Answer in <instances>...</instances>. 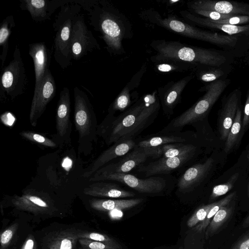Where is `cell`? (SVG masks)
Listing matches in <instances>:
<instances>
[{
    "instance_id": "cell-32",
    "label": "cell",
    "mask_w": 249,
    "mask_h": 249,
    "mask_svg": "<svg viewBox=\"0 0 249 249\" xmlns=\"http://www.w3.org/2000/svg\"><path fill=\"white\" fill-rule=\"evenodd\" d=\"M154 148L157 151V158H171L196 149V146L193 144L171 143Z\"/></svg>"
},
{
    "instance_id": "cell-9",
    "label": "cell",
    "mask_w": 249,
    "mask_h": 249,
    "mask_svg": "<svg viewBox=\"0 0 249 249\" xmlns=\"http://www.w3.org/2000/svg\"><path fill=\"white\" fill-rule=\"evenodd\" d=\"M25 70L19 47L16 45L13 59L1 71L0 80L1 96L5 97L6 93L14 100L24 93L28 85Z\"/></svg>"
},
{
    "instance_id": "cell-15",
    "label": "cell",
    "mask_w": 249,
    "mask_h": 249,
    "mask_svg": "<svg viewBox=\"0 0 249 249\" xmlns=\"http://www.w3.org/2000/svg\"><path fill=\"white\" fill-rule=\"evenodd\" d=\"M193 72L177 81L168 82L158 89L157 95L163 112L168 116L173 113V110L181 99V93L188 83L195 77Z\"/></svg>"
},
{
    "instance_id": "cell-36",
    "label": "cell",
    "mask_w": 249,
    "mask_h": 249,
    "mask_svg": "<svg viewBox=\"0 0 249 249\" xmlns=\"http://www.w3.org/2000/svg\"><path fill=\"white\" fill-rule=\"evenodd\" d=\"M238 177L239 173H235L230 177L226 182L215 186L212 191L209 197V201L212 203L217 198L226 194L231 191Z\"/></svg>"
},
{
    "instance_id": "cell-42",
    "label": "cell",
    "mask_w": 249,
    "mask_h": 249,
    "mask_svg": "<svg viewBox=\"0 0 249 249\" xmlns=\"http://www.w3.org/2000/svg\"><path fill=\"white\" fill-rule=\"evenodd\" d=\"M190 12L195 15L201 16L205 17V18H207L214 21L226 19L235 16L234 15L222 14L215 11L210 10H190Z\"/></svg>"
},
{
    "instance_id": "cell-22",
    "label": "cell",
    "mask_w": 249,
    "mask_h": 249,
    "mask_svg": "<svg viewBox=\"0 0 249 249\" xmlns=\"http://www.w3.org/2000/svg\"><path fill=\"white\" fill-rule=\"evenodd\" d=\"M29 54L34 65L35 93L38 90L42 80L50 70L51 54L44 42L30 43L29 45Z\"/></svg>"
},
{
    "instance_id": "cell-43",
    "label": "cell",
    "mask_w": 249,
    "mask_h": 249,
    "mask_svg": "<svg viewBox=\"0 0 249 249\" xmlns=\"http://www.w3.org/2000/svg\"><path fill=\"white\" fill-rule=\"evenodd\" d=\"M210 20L213 22L217 23L240 25L249 23V16L245 15H235L231 18L224 20L217 21L211 19Z\"/></svg>"
},
{
    "instance_id": "cell-20",
    "label": "cell",
    "mask_w": 249,
    "mask_h": 249,
    "mask_svg": "<svg viewBox=\"0 0 249 249\" xmlns=\"http://www.w3.org/2000/svg\"><path fill=\"white\" fill-rule=\"evenodd\" d=\"M71 97L70 90L64 87L61 90L57 102L56 115L57 135L62 141L70 142L71 123L70 121Z\"/></svg>"
},
{
    "instance_id": "cell-24",
    "label": "cell",
    "mask_w": 249,
    "mask_h": 249,
    "mask_svg": "<svg viewBox=\"0 0 249 249\" xmlns=\"http://www.w3.org/2000/svg\"><path fill=\"white\" fill-rule=\"evenodd\" d=\"M12 202L17 209L36 214L51 213L54 210L50 201L34 193H24L20 196H16Z\"/></svg>"
},
{
    "instance_id": "cell-19",
    "label": "cell",
    "mask_w": 249,
    "mask_h": 249,
    "mask_svg": "<svg viewBox=\"0 0 249 249\" xmlns=\"http://www.w3.org/2000/svg\"><path fill=\"white\" fill-rule=\"evenodd\" d=\"M196 151V149H195L175 157L160 158L146 165H140L138 169L143 173L146 177L168 173L188 162L194 156Z\"/></svg>"
},
{
    "instance_id": "cell-25",
    "label": "cell",
    "mask_w": 249,
    "mask_h": 249,
    "mask_svg": "<svg viewBox=\"0 0 249 249\" xmlns=\"http://www.w3.org/2000/svg\"><path fill=\"white\" fill-rule=\"evenodd\" d=\"M83 193L92 196L110 198H125L135 196L134 192L125 190L118 184L101 181L88 185L84 189Z\"/></svg>"
},
{
    "instance_id": "cell-27",
    "label": "cell",
    "mask_w": 249,
    "mask_h": 249,
    "mask_svg": "<svg viewBox=\"0 0 249 249\" xmlns=\"http://www.w3.org/2000/svg\"><path fill=\"white\" fill-rule=\"evenodd\" d=\"M160 135L143 140L140 141L137 145L141 148H154L171 143L192 144L188 142L189 134H187V131Z\"/></svg>"
},
{
    "instance_id": "cell-38",
    "label": "cell",
    "mask_w": 249,
    "mask_h": 249,
    "mask_svg": "<svg viewBox=\"0 0 249 249\" xmlns=\"http://www.w3.org/2000/svg\"><path fill=\"white\" fill-rule=\"evenodd\" d=\"M79 237L101 242L109 245L122 247L115 239L104 233L81 230Z\"/></svg>"
},
{
    "instance_id": "cell-17",
    "label": "cell",
    "mask_w": 249,
    "mask_h": 249,
    "mask_svg": "<svg viewBox=\"0 0 249 249\" xmlns=\"http://www.w3.org/2000/svg\"><path fill=\"white\" fill-rule=\"evenodd\" d=\"M213 163V159L209 158L204 162L194 164L187 169L178 180V191L182 194L193 192L207 177Z\"/></svg>"
},
{
    "instance_id": "cell-28",
    "label": "cell",
    "mask_w": 249,
    "mask_h": 249,
    "mask_svg": "<svg viewBox=\"0 0 249 249\" xmlns=\"http://www.w3.org/2000/svg\"><path fill=\"white\" fill-rule=\"evenodd\" d=\"M143 199L132 198L129 199H92L90 200L91 207L100 211H120L135 207L140 204Z\"/></svg>"
},
{
    "instance_id": "cell-23",
    "label": "cell",
    "mask_w": 249,
    "mask_h": 249,
    "mask_svg": "<svg viewBox=\"0 0 249 249\" xmlns=\"http://www.w3.org/2000/svg\"><path fill=\"white\" fill-rule=\"evenodd\" d=\"M81 231L69 228L52 231L43 239L42 249H75Z\"/></svg>"
},
{
    "instance_id": "cell-2",
    "label": "cell",
    "mask_w": 249,
    "mask_h": 249,
    "mask_svg": "<svg viewBox=\"0 0 249 249\" xmlns=\"http://www.w3.org/2000/svg\"><path fill=\"white\" fill-rule=\"evenodd\" d=\"M76 3L87 12L89 24L100 33L108 52L119 54L123 51L122 41L126 36L121 13L105 0H77Z\"/></svg>"
},
{
    "instance_id": "cell-10",
    "label": "cell",
    "mask_w": 249,
    "mask_h": 249,
    "mask_svg": "<svg viewBox=\"0 0 249 249\" xmlns=\"http://www.w3.org/2000/svg\"><path fill=\"white\" fill-rule=\"evenodd\" d=\"M105 180L118 181L138 192L149 194L160 193L166 186L164 178L154 176L142 179L129 174L111 173L92 175L89 178L91 182Z\"/></svg>"
},
{
    "instance_id": "cell-16",
    "label": "cell",
    "mask_w": 249,
    "mask_h": 249,
    "mask_svg": "<svg viewBox=\"0 0 249 249\" xmlns=\"http://www.w3.org/2000/svg\"><path fill=\"white\" fill-rule=\"evenodd\" d=\"M137 145L134 139H128L112 144L85 169L82 176L86 178H90L106 164L113 159L124 156L135 148Z\"/></svg>"
},
{
    "instance_id": "cell-39",
    "label": "cell",
    "mask_w": 249,
    "mask_h": 249,
    "mask_svg": "<svg viewBox=\"0 0 249 249\" xmlns=\"http://www.w3.org/2000/svg\"><path fill=\"white\" fill-rule=\"evenodd\" d=\"M19 135L28 140L45 146L50 147H55L56 146V144L52 140L35 132L25 131L20 132Z\"/></svg>"
},
{
    "instance_id": "cell-35",
    "label": "cell",
    "mask_w": 249,
    "mask_h": 249,
    "mask_svg": "<svg viewBox=\"0 0 249 249\" xmlns=\"http://www.w3.org/2000/svg\"><path fill=\"white\" fill-rule=\"evenodd\" d=\"M129 89L126 86L120 92L108 109V113L115 114L117 111L123 112L130 106L131 101Z\"/></svg>"
},
{
    "instance_id": "cell-45",
    "label": "cell",
    "mask_w": 249,
    "mask_h": 249,
    "mask_svg": "<svg viewBox=\"0 0 249 249\" xmlns=\"http://www.w3.org/2000/svg\"><path fill=\"white\" fill-rule=\"evenodd\" d=\"M20 249H37L36 242L32 234L28 235Z\"/></svg>"
},
{
    "instance_id": "cell-8",
    "label": "cell",
    "mask_w": 249,
    "mask_h": 249,
    "mask_svg": "<svg viewBox=\"0 0 249 249\" xmlns=\"http://www.w3.org/2000/svg\"><path fill=\"white\" fill-rule=\"evenodd\" d=\"M237 198L221 208L215 214L205 232V242L210 249H220L236 229L238 221Z\"/></svg>"
},
{
    "instance_id": "cell-18",
    "label": "cell",
    "mask_w": 249,
    "mask_h": 249,
    "mask_svg": "<svg viewBox=\"0 0 249 249\" xmlns=\"http://www.w3.org/2000/svg\"><path fill=\"white\" fill-rule=\"evenodd\" d=\"M187 5L190 10H210L225 15L249 16V4L244 2L200 0L188 2Z\"/></svg>"
},
{
    "instance_id": "cell-11",
    "label": "cell",
    "mask_w": 249,
    "mask_h": 249,
    "mask_svg": "<svg viewBox=\"0 0 249 249\" xmlns=\"http://www.w3.org/2000/svg\"><path fill=\"white\" fill-rule=\"evenodd\" d=\"M100 46L91 31L88 28L84 15L78 14L74 18L71 44V57L78 60Z\"/></svg>"
},
{
    "instance_id": "cell-31",
    "label": "cell",
    "mask_w": 249,
    "mask_h": 249,
    "mask_svg": "<svg viewBox=\"0 0 249 249\" xmlns=\"http://www.w3.org/2000/svg\"><path fill=\"white\" fill-rule=\"evenodd\" d=\"M238 225L220 249H249V227L241 229Z\"/></svg>"
},
{
    "instance_id": "cell-4",
    "label": "cell",
    "mask_w": 249,
    "mask_h": 249,
    "mask_svg": "<svg viewBox=\"0 0 249 249\" xmlns=\"http://www.w3.org/2000/svg\"><path fill=\"white\" fill-rule=\"evenodd\" d=\"M73 121L78 133L79 155L90 154L97 141L98 124L93 107L87 94L75 86L73 89Z\"/></svg>"
},
{
    "instance_id": "cell-37",
    "label": "cell",
    "mask_w": 249,
    "mask_h": 249,
    "mask_svg": "<svg viewBox=\"0 0 249 249\" xmlns=\"http://www.w3.org/2000/svg\"><path fill=\"white\" fill-rule=\"evenodd\" d=\"M216 202L217 201L198 207L188 220L187 226L190 228H193L203 221Z\"/></svg>"
},
{
    "instance_id": "cell-21",
    "label": "cell",
    "mask_w": 249,
    "mask_h": 249,
    "mask_svg": "<svg viewBox=\"0 0 249 249\" xmlns=\"http://www.w3.org/2000/svg\"><path fill=\"white\" fill-rule=\"evenodd\" d=\"M72 0H19V7L27 10L36 22L50 20L53 14L62 5Z\"/></svg>"
},
{
    "instance_id": "cell-49",
    "label": "cell",
    "mask_w": 249,
    "mask_h": 249,
    "mask_svg": "<svg viewBox=\"0 0 249 249\" xmlns=\"http://www.w3.org/2000/svg\"><path fill=\"white\" fill-rule=\"evenodd\" d=\"M179 249H183L182 247H180Z\"/></svg>"
},
{
    "instance_id": "cell-14",
    "label": "cell",
    "mask_w": 249,
    "mask_h": 249,
    "mask_svg": "<svg viewBox=\"0 0 249 249\" xmlns=\"http://www.w3.org/2000/svg\"><path fill=\"white\" fill-rule=\"evenodd\" d=\"M241 94L240 89H236L228 95L223 96L217 122L218 129L222 140L224 141L227 139L237 110L240 107Z\"/></svg>"
},
{
    "instance_id": "cell-1",
    "label": "cell",
    "mask_w": 249,
    "mask_h": 249,
    "mask_svg": "<svg viewBox=\"0 0 249 249\" xmlns=\"http://www.w3.org/2000/svg\"><path fill=\"white\" fill-rule=\"evenodd\" d=\"M160 107L158 95L147 94L118 115L108 113L98 125L97 134L108 145L134 139L154 122Z\"/></svg>"
},
{
    "instance_id": "cell-12",
    "label": "cell",
    "mask_w": 249,
    "mask_h": 249,
    "mask_svg": "<svg viewBox=\"0 0 249 249\" xmlns=\"http://www.w3.org/2000/svg\"><path fill=\"white\" fill-rule=\"evenodd\" d=\"M149 157L157 158L156 149L141 148L137 145L118 162L103 166L93 175L111 173L128 174L135 167L141 165Z\"/></svg>"
},
{
    "instance_id": "cell-46",
    "label": "cell",
    "mask_w": 249,
    "mask_h": 249,
    "mask_svg": "<svg viewBox=\"0 0 249 249\" xmlns=\"http://www.w3.org/2000/svg\"><path fill=\"white\" fill-rule=\"evenodd\" d=\"M249 227V212L248 214L240 221L238 227L241 229H244Z\"/></svg>"
},
{
    "instance_id": "cell-48",
    "label": "cell",
    "mask_w": 249,
    "mask_h": 249,
    "mask_svg": "<svg viewBox=\"0 0 249 249\" xmlns=\"http://www.w3.org/2000/svg\"><path fill=\"white\" fill-rule=\"evenodd\" d=\"M248 159H249V154H248Z\"/></svg>"
},
{
    "instance_id": "cell-41",
    "label": "cell",
    "mask_w": 249,
    "mask_h": 249,
    "mask_svg": "<svg viewBox=\"0 0 249 249\" xmlns=\"http://www.w3.org/2000/svg\"><path fill=\"white\" fill-rule=\"evenodd\" d=\"M18 224L15 223L6 229L0 234V249H6L10 245L17 230Z\"/></svg>"
},
{
    "instance_id": "cell-29",
    "label": "cell",
    "mask_w": 249,
    "mask_h": 249,
    "mask_svg": "<svg viewBox=\"0 0 249 249\" xmlns=\"http://www.w3.org/2000/svg\"><path fill=\"white\" fill-rule=\"evenodd\" d=\"M158 71L162 72H182L188 71L193 72L196 64L175 59L162 58L151 59Z\"/></svg>"
},
{
    "instance_id": "cell-44",
    "label": "cell",
    "mask_w": 249,
    "mask_h": 249,
    "mask_svg": "<svg viewBox=\"0 0 249 249\" xmlns=\"http://www.w3.org/2000/svg\"><path fill=\"white\" fill-rule=\"evenodd\" d=\"M249 126V89L248 90L247 98L244 109V115L242 119V130L245 131V129Z\"/></svg>"
},
{
    "instance_id": "cell-5",
    "label": "cell",
    "mask_w": 249,
    "mask_h": 249,
    "mask_svg": "<svg viewBox=\"0 0 249 249\" xmlns=\"http://www.w3.org/2000/svg\"><path fill=\"white\" fill-rule=\"evenodd\" d=\"M230 79H219L200 88V91L205 93L191 107L173 119L159 133L160 134L181 132L187 124L201 120L208 114L211 109L230 84Z\"/></svg>"
},
{
    "instance_id": "cell-47",
    "label": "cell",
    "mask_w": 249,
    "mask_h": 249,
    "mask_svg": "<svg viewBox=\"0 0 249 249\" xmlns=\"http://www.w3.org/2000/svg\"><path fill=\"white\" fill-rule=\"evenodd\" d=\"M247 196L248 198H249V181L248 185V188H247Z\"/></svg>"
},
{
    "instance_id": "cell-26",
    "label": "cell",
    "mask_w": 249,
    "mask_h": 249,
    "mask_svg": "<svg viewBox=\"0 0 249 249\" xmlns=\"http://www.w3.org/2000/svg\"><path fill=\"white\" fill-rule=\"evenodd\" d=\"M180 14L187 22L203 26L207 28L218 29L229 36L236 34H249V25H232L227 24H221L213 22L207 18H203L197 16L190 11H181Z\"/></svg>"
},
{
    "instance_id": "cell-7",
    "label": "cell",
    "mask_w": 249,
    "mask_h": 249,
    "mask_svg": "<svg viewBox=\"0 0 249 249\" xmlns=\"http://www.w3.org/2000/svg\"><path fill=\"white\" fill-rule=\"evenodd\" d=\"M145 16L148 21L170 31L222 47H234L238 40V38L236 36L224 35L201 30L173 17L161 18L156 11L146 12Z\"/></svg>"
},
{
    "instance_id": "cell-34",
    "label": "cell",
    "mask_w": 249,
    "mask_h": 249,
    "mask_svg": "<svg viewBox=\"0 0 249 249\" xmlns=\"http://www.w3.org/2000/svg\"><path fill=\"white\" fill-rule=\"evenodd\" d=\"M193 72L199 80L210 83L219 80L225 74L220 69L205 65H197Z\"/></svg>"
},
{
    "instance_id": "cell-13",
    "label": "cell",
    "mask_w": 249,
    "mask_h": 249,
    "mask_svg": "<svg viewBox=\"0 0 249 249\" xmlns=\"http://www.w3.org/2000/svg\"><path fill=\"white\" fill-rule=\"evenodd\" d=\"M56 93L55 80L50 70L42 80L36 92L34 93L29 114L33 126H36L39 119L45 111L48 103Z\"/></svg>"
},
{
    "instance_id": "cell-6",
    "label": "cell",
    "mask_w": 249,
    "mask_h": 249,
    "mask_svg": "<svg viewBox=\"0 0 249 249\" xmlns=\"http://www.w3.org/2000/svg\"><path fill=\"white\" fill-rule=\"evenodd\" d=\"M81 8L75 0L62 5L53 24L55 32L53 56L63 69L71 65L70 52L73 20L80 13Z\"/></svg>"
},
{
    "instance_id": "cell-3",
    "label": "cell",
    "mask_w": 249,
    "mask_h": 249,
    "mask_svg": "<svg viewBox=\"0 0 249 249\" xmlns=\"http://www.w3.org/2000/svg\"><path fill=\"white\" fill-rule=\"evenodd\" d=\"M150 46L156 52L150 59L171 58L196 65L215 67L222 66L227 61L224 55L216 51L189 46L178 41L155 40L152 41Z\"/></svg>"
},
{
    "instance_id": "cell-30",
    "label": "cell",
    "mask_w": 249,
    "mask_h": 249,
    "mask_svg": "<svg viewBox=\"0 0 249 249\" xmlns=\"http://www.w3.org/2000/svg\"><path fill=\"white\" fill-rule=\"evenodd\" d=\"M16 26L13 15L7 16L2 21L0 27V47L1 52L0 59L2 68L8 54L9 50V39L12 33V29Z\"/></svg>"
},
{
    "instance_id": "cell-40",
    "label": "cell",
    "mask_w": 249,
    "mask_h": 249,
    "mask_svg": "<svg viewBox=\"0 0 249 249\" xmlns=\"http://www.w3.org/2000/svg\"><path fill=\"white\" fill-rule=\"evenodd\" d=\"M78 243L81 249H121L122 247L111 246L106 244L104 243L80 238L79 239Z\"/></svg>"
},
{
    "instance_id": "cell-33",
    "label": "cell",
    "mask_w": 249,
    "mask_h": 249,
    "mask_svg": "<svg viewBox=\"0 0 249 249\" xmlns=\"http://www.w3.org/2000/svg\"><path fill=\"white\" fill-rule=\"evenodd\" d=\"M242 126V111L239 107L226 140L224 147V151L226 153L230 152L237 143L241 133Z\"/></svg>"
}]
</instances>
